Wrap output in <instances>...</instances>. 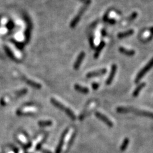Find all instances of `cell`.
<instances>
[{
  "label": "cell",
  "mask_w": 153,
  "mask_h": 153,
  "mask_svg": "<svg viewBox=\"0 0 153 153\" xmlns=\"http://www.w3.org/2000/svg\"><path fill=\"white\" fill-rule=\"evenodd\" d=\"M152 64H153L152 59H151V60H150V61L149 62V63L147 64V65H145V66H144V67L142 68L140 71V72L137 74V75H136V78H135V83L137 84V83L139 82L140 81L142 78H143L144 75H145V74H146L149 71L151 70V68L152 67Z\"/></svg>",
  "instance_id": "1"
},
{
  "label": "cell",
  "mask_w": 153,
  "mask_h": 153,
  "mask_svg": "<svg viewBox=\"0 0 153 153\" xmlns=\"http://www.w3.org/2000/svg\"><path fill=\"white\" fill-rule=\"evenodd\" d=\"M86 8H87V7H83L82 9L80 10L79 11V12L77 14V15L76 16H75V17H74L73 19L72 20V21L71 22V23H70V28H74L75 27V26H77V24L78 23V22L80 21V20H81V17H82V15L83 14H84V12H85V11H86Z\"/></svg>",
  "instance_id": "2"
},
{
  "label": "cell",
  "mask_w": 153,
  "mask_h": 153,
  "mask_svg": "<svg viewBox=\"0 0 153 153\" xmlns=\"http://www.w3.org/2000/svg\"><path fill=\"white\" fill-rule=\"evenodd\" d=\"M68 131H69V128H66L62 133L61 136L60 140H59V142L58 145H57V147L56 149V152L55 153H61V151H62V147L63 146L64 144V141H65V137L67 135Z\"/></svg>",
  "instance_id": "3"
},
{
  "label": "cell",
  "mask_w": 153,
  "mask_h": 153,
  "mask_svg": "<svg viewBox=\"0 0 153 153\" xmlns=\"http://www.w3.org/2000/svg\"><path fill=\"white\" fill-rule=\"evenodd\" d=\"M107 72V70L106 68H102V69L98 70L89 72L88 73H87V75H86V77L90 78H93V77L101 76V75H103L104 74L106 73Z\"/></svg>",
  "instance_id": "4"
},
{
  "label": "cell",
  "mask_w": 153,
  "mask_h": 153,
  "mask_svg": "<svg viewBox=\"0 0 153 153\" xmlns=\"http://www.w3.org/2000/svg\"><path fill=\"white\" fill-rule=\"evenodd\" d=\"M130 112L134 113L139 115H142V116H145L150 117V118H152V114L151 112H148V111L145 110H136L135 108L130 107Z\"/></svg>",
  "instance_id": "5"
},
{
  "label": "cell",
  "mask_w": 153,
  "mask_h": 153,
  "mask_svg": "<svg viewBox=\"0 0 153 153\" xmlns=\"http://www.w3.org/2000/svg\"><path fill=\"white\" fill-rule=\"evenodd\" d=\"M95 115H96L97 118H98L99 119H100L101 121L104 122V123H105V124H106L107 126H109V127L111 128L114 126L112 122L108 118V117H107L105 115H104L103 114H101L100 112H95Z\"/></svg>",
  "instance_id": "6"
},
{
  "label": "cell",
  "mask_w": 153,
  "mask_h": 153,
  "mask_svg": "<svg viewBox=\"0 0 153 153\" xmlns=\"http://www.w3.org/2000/svg\"><path fill=\"white\" fill-rule=\"evenodd\" d=\"M117 65L114 64V65H112V67H111V70L110 73L109 74V77H108V78L106 81V84L107 85H110L111 84V83L112 82L113 80H114V77H115V73H116L117 71Z\"/></svg>",
  "instance_id": "7"
},
{
  "label": "cell",
  "mask_w": 153,
  "mask_h": 153,
  "mask_svg": "<svg viewBox=\"0 0 153 153\" xmlns=\"http://www.w3.org/2000/svg\"><path fill=\"white\" fill-rule=\"evenodd\" d=\"M85 56H86V54L84 52L82 51L80 53L79 55L78 56V57H77L76 61H75V63H74V66H73L74 69L78 70V68H80L81 65L82 64V63L84 57H85Z\"/></svg>",
  "instance_id": "8"
},
{
  "label": "cell",
  "mask_w": 153,
  "mask_h": 153,
  "mask_svg": "<svg viewBox=\"0 0 153 153\" xmlns=\"http://www.w3.org/2000/svg\"><path fill=\"white\" fill-rule=\"evenodd\" d=\"M23 79L26 84H28L29 86H31L33 88L37 89H40L41 88V86L40 84H38V83L35 82H34L33 81L29 80L26 78H23Z\"/></svg>",
  "instance_id": "9"
},
{
  "label": "cell",
  "mask_w": 153,
  "mask_h": 153,
  "mask_svg": "<svg viewBox=\"0 0 153 153\" xmlns=\"http://www.w3.org/2000/svg\"><path fill=\"white\" fill-rule=\"evenodd\" d=\"M134 33V30L133 29H130V30H128L124 32H121L117 34V38L122 39V38H126V37H128L132 35Z\"/></svg>",
  "instance_id": "10"
},
{
  "label": "cell",
  "mask_w": 153,
  "mask_h": 153,
  "mask_svg": "<svg viewBox=\"0 0 153 153\" xmlns=\"http://www.w3.org/2000/svg\"><path fill=\"white\" fill-rule=\"evenodd\" d=\"M119 52L121 53V54L126 55V56H133V55H135V52L134 50H129V49H127L124 48V47H119Z\"/></svg>",
  "instance_id": "11"
},
{
  "label": "cell",
  "mask_w": 153,
  "mask_h": 153,
  "mask_svg": "<svg viewBox=\"0 0 153 153\" xmlns=\"http://www.w3.org/2000/svg\"><path fill=\"white\" fill-rule=\"evenodd\" d=\"M50 102L54 106L56 107V108H59V109L61 110H65L66 109V107H65L62 103H61L60 102H58L57 100H56V99L54 98H51L50 99Z\"/></svg>",
  "instance_id": "12"
},
{
  "label": "cell",
  "mask_w": 153,
  "mask_h": 153,
  "mask_svg": "<svg viewBox=\"0 0 153 153\" xmlns=\"http://www.w3.org/2000/svg\"><path fill=\"white\" fill-rule=\"evenodd\" d=\"M105 43L103 41H101L100 44H99V45L98 46L97 48H96V52H95V54H94V58L95 59L98 58V57H99V54H100L101 52H102V50H103V49L104 48V47H105Z\"/></svg>",
  "instance_id": "13"
},
{
  "label": "cell",
  "mask_w": 153,
  "mask_h": 153,
  "mask_svg": "<svg viewBox=\"0 0 153 153\" xmlns=\"http://www.w3.org/2000/svg\"><path fill=\"white\" fill-rule=\"evenodd\" d=\"M74 88L77 91L80 92V93H83V94H87L89 92V90L88 88L85 87H83V86H81L78 84H75L74 86Z\"/></svg>",
  "instance_id": "14"
},
{
  "label": "cell",
  "mask_w": 153,
  "mask_h": 153,
  "mask_svg": "<svg viewBox=\"0 0 153 153\" xmlns=\"http://www.w3.org/2000/svg\"><path fill=\"white\" fill-rule=\"evenodd\" d=\"M145 82H142L141 83V84H140L139 86H137V87L135 88V89L134 90V91H133V96H134V97H136V96H139L140 92V91L142 89L144 88V87H145Z\"/></svg>",
  "instance_id": "15"
},
{
  "label": "cell",
  "mask_w": 153,
  "mask_h": 153,
  "mask_svg": "<svg viewBox=\"0 0 153 153\" xmlns=\"http://www.w3.org/2000/svg\"><path fill=\"white\" fill-rule=\"evenodd\" d=\"M65 113L67 114L68 116L71 119L73 120V121H75V120L76 119V118H77L76 115H75V114H74L72 110H70L68 108H66V109H65Z\"/></svg>",
  "instance_id": "16"
},
{
  "label": "cell",
  "mask_w": 153,
  "mask_h": 153,
  "mask_svg": "<svg viewBox=\"0 0 153 153\" xmlns=\"http://www.w3.org/2000/svg\"><path fill=\"white\" fill-rule=\"evenodd\" d=\"M76 135H77L76 131H75L72 134V136H71L70 139V140H69V142H68V146H67L68 150H69L70 149L71 146L72 145V144H73V143L74 140H75V137H76Z\"/></svg>",
  "instance_id": "17"
},
{
  "label": "cell",
  "mask_w": 153,
  "mask_h": 153,
  "mask_svg": "<svg viewBox=\"0 0 153 153\" xmlns=\"http://www.w3.org/2000/svg\"><path fill=\"white\" fill-rule=\"evenodd\" d=\"M129 144V139L128 138H126L123 141V144H122L121 146V151H124L126 149V148L128 147Z\"/></svg>",
  "instance_id": "18"
},
{
  "label": "cell",
  "mask_w": 153,
  "mask_h": 153,
  "mask_svg": "<svg viewBox=\"0 0 153 153\" xmlns=\"http://www.w3.org/2000/svg\"><path fill=\"white\" fill-rule=\"evenodd\" d=\"M38 124L40 126H49L52 125V122L51 121H40L38 122Z\"/></svg>",
  "instance_id": "19"
},
{
  "label": "cell",
  "mask_w": 153,
  "mask_h": 153,
  "mask_svg": "<svg viewBox=\"0 0 153 153\" xmlns=\"http://www.w3.org/2000/svg\"><path fill=\"white\" fill-rule=\"evenodd\" d=\"M5 49L6 50V52H7V54H8V56H9L10 57H11V58L13 60H15V61L17 60V59H16V58H15V57H14V54H13L11 50H10L9 49V48H8V47H7V46H5Z\"/></svg>",
  "instance_id": "20"
},
{
  "label": "cell",
  "mask_w": 153,
  "mask_h": 153,
  "mask_svg": "<svg viewBox=\"0 0 153 153\" xmlns=\"http://www.w3.org/2000/svg\"><path fill=\"white\" fill-rule=\"evenodd\" d=\"M47 135H46L45 137L44 138V139H43L40 142H39V143L37 144V145L36 146V148H35L36 151H39V150L41 149V146H42V145L44 144V142H45V140H47Z\"/></svg>",
  "instance_id": "21"
},
{
  "label": "cell",
  "mask_w": 153,
  "mask_h": 153,
  "mask_svg": "<svg viewBox=\"0 0 153 153\" xmlns=\"http://www.w3.org/2000/svg\"><path fill=\"white\" fill-rule=\"evenodd\" d=\"M17 114L19 115H34L33 113L29 112H22V111H18Z\"/></svg>",
  "instance_id": "22"
},
{
  "label": "cell",
  "mask_w": 153,
  "mask_h": 153,
  "mask_svg": "<svg viewBox=\"0 0 153 153\" xmlns=\"http://www.w3.org/2000/svg\"><path fill=\"white\" fill-rule=\"evenodd\" d=\"M138 16V14L136 12H134L132 13L131 14V15L128 18V20H130V21H131V20H133L134 19H135Z\"/></svg>",
  "instance_id": "23"
},
{
  "label": "cell",
  "mask_w": 153,
  "mask_h": 153,
  "mask_svg": "<svg viewBox=\"0 0 153 153\" xmlns=\"http://www.w3.org/2000/svg\"><path fill=\"white\" fill-rule=\"evenodd\" d=\"M27 91H28L27 89H24L19 91L17 94H18L19 96H21V95H24V94H26V93H27Z\"/></svg>",
  "instance_id": "24"
},
{
  "label": "cell",
  "mask_w": 153,
  "mask_h": 153,
  "mask_svg": "<svg viewBox=\"0 0 153 153\" xmlns=\"http://www.w3.org/2000/svg\"><path fill=\"white\" fill-rule=\"evenodd\" d=\"M78 1L85 4L86 5H89L91 3V0H78Z\"/></svg>",
  "instance_id": "25"
},
{
  "label": "cell",
  "mask_w": 153,
  "mask_h": 153,
  "mask_svg": "<svg viewBox=\"0 0 153 153\" xmlns=\"http://www.w3.org/2000/svg\"><path fill=\"white\" fill-rule=\"evenodd\" d=\"M99 86V84H98V83H96V82H94L92 84V87H93V89L94 90H96L98 89Z\"/></svg>",
  "instance_id": "26"
},
{
  "label": "cell",
  "mask_w": 153,
  "mask_h": 153,
  "mask_svg": "<svg viewBox=\"0 0 153 153\" xmlns=\"http://www.w3.org/2000/svg\"><path fill=\"white\" fill-rule=\"evenodd\" d=\"M41 152H42V153H52V152H50V151L47 149H42L41 150Z\"/></svg>",
  "instance_id": "27"
}]
</instances>
